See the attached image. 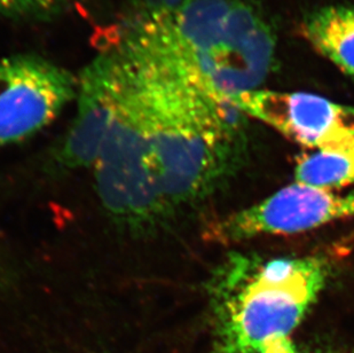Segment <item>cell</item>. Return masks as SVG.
I'll use <instances>...</instances> for the list:
<instances>
[{"label":"cell","instance_id":"obj_4","mask_svg":"<svg viewBox=\"0 0 354 353\" xmlns=\"http://www.w3.org/2000/svg\"><path fill=\"white\" fill-rule=\"evenodd\" d=\"M78 78L36 54L0 60V147L20 143L50 125L77 98Z\"/></svg>","mask_w":354,"mask_h":353},{"label":"cell","instance_id":"obj_10","mask_svg":"<svg viewBox=\"0 0 354 353\" xmlns=\"http://www.w3.org/2000/svg\"><path fill=\"white\" fill-rule=\"evenodd\" d=\"M78 0H0V17L12 20L45 21L69 10Z\"/></svg>","mask_w":354,"mask_h":353},{"label":"cell","instance_id":"obj_5","mask_svg":"<svg viewBox=\"0 0 354 353\" xmlns=\"http://www.w3.org/2000/svg\"><path fill=\"white\" fill-rule=\"evenodd\" d=\"M228 104L306 148L354 147V107L317 94L261 89L237 94Z\"/></svg>","mask_w":354,"mask_h":353},{"label":"cell","instance_id":"obj_8","mask_svg":"<svg viewBox=\"0 0 354 353\" xmlns=\"http://www.w3.org/2000/svg\"><path fill=\"white\" fill-rule=\"evenodd\" d=\"M301 34L322 57L354 80V6L330 5L308 14Z\"/></svg>","mask_w":354,"mask_h":353},{"label":"cell","instance_id":"obj_6","mask_svg":"<svg viewBox=\"0 0 354 353\" xmlns=\"http://www.w3.org/2000/svg\"><path fill=\"white\" fill-rule=\"evenodd\" d=\"M354 218V193L339 194L295 181L258 203L216 224L221 242L261 235L304 233L337 220Z\"/></svg>","mask_w":354,"mask_h":353},{"label":"cell","instance_id":"obj_3","mask_svg":"<svg viewBox=\"0 0 354 353\" xmlns=\"http://www.w3.org/2000/svg\"><path fill=\"white\" fill-rule=\"evenodd\" d=\"M124 83L118 110L94 163L97 197L118 223L144 230L167 216L151 167L144 91L137 64L120 44Z\"/></svg>","mask_w":354,"mask_h":353},{"label":"cell","instance_id":"obj_9","mask_svg":"<svg viewBox=\"0 0 354 353\" xmlns=\"http://www.w3.org/2000/svg\"><path fill=\"white\" fill-rule=\"evenodd\" d=\"M295 180L327 190L354 185V147L317 150L306 155L298 161Z\"/></svg>","mask_w":354,"mask_h":353},{"label":"cell","instance_id":"obj_11","mask_svg":"<svg viewBox=\"0 0 354 353\" xmlns=\"http://www.w3.org/2000/svg\"><path fill=\"white\" fill-rule=\"evenodd\" d=\"M191 0H127V29L155 24L178 13Z\"/></svg>","mask_w":354,"mask_h":353},{"label":"cell","instance_id":"obj_1","mask_svg":"<svg viewBox=\"0 0 354 353\" xmlns=\"http://www.w3.org/2000/svg\"><path fill=\"white\" fill-rule=\"evenodd\" d=\"M120 43V42H118ZM147 115L151 167L167 215L214 192L233 169V107L218 104L187 78L136 53Z\"/></svg>","mask_w":354,"mask_h":353},{"label":"cell","instance_id":"obj_12","mask_svg":"<svg viewBox=\"0 0 354 353\" xmlns=\"http://www.w3.org/2000/svg\"><path fill=\"white\" fill-rule=\"evenodd\" d=\"M298 353H299V352H298ZM308 353H324V352H308Z\"/></svg>","mask_w":354,"mask_h":353},{"label":"cell","instance_id":"obj_7","mask_svg":"<svg viewBox=\"0 0 354 353\" xmlns=\"http://www.w3.org/2000/svg\"><path fill=\"white\" fill-rule=\"evenodd\" d=\"M78 80L76 115L57 154V163L71 170L93 167L114 120L124 83L118 45L91 61Z\"/></svg>","mask_w":354,"mask_h":353},{"label":"cell","instance_id":"obj_2","mask_svg":"<svg viewBox=\"0 0 354 353\" xmlns=\"http://www.w3.org/2000/svg\"><path fill=\"white\" fill-rule=\"evenodd\" d=\"M328 274L320 257H228L210 283L212 353H298L291 334Z\"/></svg>","mask_w":354,"mask_h":353}]
</instances>
